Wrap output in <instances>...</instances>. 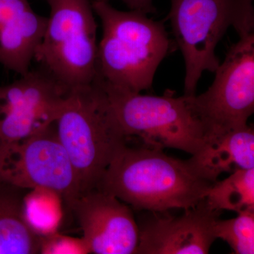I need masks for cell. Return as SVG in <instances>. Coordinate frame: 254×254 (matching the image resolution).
<instances>
[{
    "instance_id": "cell-1",
    "label": "cell",
    "mask_w": 254,
    "mask_h": 254,
    "mask_svg": "<svg viewBox=\"0 0 254 254\" xmlns=\"http://www.w3.org/2000/svg\"><path fill=\"white\" fill-rule=\"evenodd\" d=\"M127 141L117 150L97 189L132 209L155 213L186 210L204 199L213 186L190 159L173 158L143 145L129 146Z\"/></svg>"
},
{
    "instance_id": "cell-2",
    "label": "cell",
    "mask_w": 254,
    "mask_h": 254,
    "mask_svg": "<svg viewBox=\"0 0 254 254\" xmlns=\"http://www.w3.org/2000/svg\"><path fill=\"white\" fill-rule=\"evenodd\" d=\"M91 3L103 27L97 78L132 93L151 88L159 65L172 48L163 21L136 10L120 11L108 1Z\"/></svg>"
},
{
    "instance_id": "cell-3",
    "label": "cell",
    "mask_w": 254,
    "mask_h": 254,
    "mask_svg": "<svg viewBox=\"0 0 254 254\" xmlns=\"http://www.w3.org/2000/svg\"><path fill=\"white\" fill-rule=\"evenodd\" d=\"M55 127L77 175L81 193L98 188L117 150L128 140L98 78L70 91Z\"/></svg>"
},
{
    "instance_id": "cell-4",
    "label": "cell",
    "mask_w": 254,
    "mask_h": 254,
    "mask_svg": "<svg viewBox=\"0 0 254 254\" xmlns=\"http://www.w3.org/2000/svg\"><path fill=\"white\" fill-rule=\"evenodd\" d=\"M168 19L185 64V96L195 95L205 71L215 72L219 42L230 27L239 36L254 32V0H170Z\"/></svg>"
},
{
    "instance_id": "cell-5",
    "label": "cell",
    "mask_w": 254,
    "mask_h": 254,
    "mask_svg": "<svg viewBox=\"0 0 254 254\" xmlns=\"http://www.w3.org/2000/svg\"><path fill=\"white\" fill-rule=\"evenodd\" d=\"M98 81L127 138H138L148 148H175L191 156L203 149L204 126L185 95L175 97L170 90L162 96L141 95Z\"/></svg>"
},
{
    "instance_id": "cell-6",
    "label": "cell",
    "mask_w": 254,
    "mask_h": 254,
    "mask_svg": "<svg viewBox=\"0 0 254 254\" xmlns=\"http://www.w3.org/2000/svg\"><path fill=\"white\" fill-rule=\"evenodd\" d=\"M50 16L33 60L68 90L97 77V23L91 0H43Z\"/></svg>"
},
{
    "instance_id": "cell-7",
    "label": "cell",
    "mask_w": 254,
    "mask_h": 254,
    "mask_svg": "<svg viewBox=\"0 0 254 254\" xmlns=\"http://www.w3.org/2000/svg\"><path fill=\"white\" fill-rule=\"evenodd\" d=\"M208 90L187 96L204 126L207 142L248 126L254 112V32L240 37Z\"/></svg>"
},
{
    "instance_id": "cell-8",
    "label": "cell",
    "mask_w": 254,
    "mask_h": 254,
    "mask_svg": "<svg viewBox=\"0 0 254 254\" xmlns=\"http://www.w3.org/2000/svg\"><path fill=\"white\" fill-rule=\"evenodd\" d=\"M0 182L26 190H53L67 209L81 193L77 175L55 123L28 138L0 146Z\"/></svg>"
},
{
    "instance_id": "cell-9",
    "label": "cell",
    "mask_w": 254,
    "mask_h": 254,
    "mask_svg": "<svg viewBox=\"0 0 254 254\" xmlns=\"http://www.w3.org/2000/svg\"><path fill=\"white\" fill-rule=\"evenodd\" d=\"M70 91L40 66L0 86V146L53 125Z\"/></svg>"
},
{
    "instance_id": "cell-10",
    "label": "cell",
    "mask_w": 254,
    "mask_h": 254,
    "mask_svg": "<svg viewBox=\"0 0 254 254\" xmlns=\"http://www.w3.org/2000/svg\"><path fill=\"white\" fill-rule=\"evenodd\" d=\"M72 212L90 253L134 254L139 240L132 208L113 195L94 189L71 202Z\"/></svg>"
},
{
    "instance_id": "cell-11",
    "label": "cell",
    "mask_w": 254,
    "mask_h": 254,
    "mask_svg": "<svg viewBox=\"0 0 254 254\" xmlns=\"http://www.w3.org/2000/svg\"><path fill=\"white\" fill-rule=\"evenodd\" d=\"M178 216L148 212L137 222V254H208L217 240L215 224L221 212L210 208L205 198Z\"/></svg>"
},
{
    "instance_id": "cell-12",
    "label": "cell",
    "mask_w": 254,
    "mask_h": 254,
    "mask_svg": "<svg viewBox=\"0 0 254 254\" xmlns=\"http://www.w3.org/2000/svg\"><path fill=\"white\" fill-rule=\"evenodd\" d=\"M47 21L28 0H0V64L20 76L27 73Z\"/></svg>"
},
{
    "instance_id": "cell-13",
    "label": "cell",
    "mask_w": 254,
    "mask_h": 254,
    "mask_svg": "<svg viewBox=\"0 0 254 254\" xmlns=\"http://www.w3.org/2000/svg\"><path fill=\"white\" fill-rule=\"evenodd\" d=\"M190 160L201 176L214 183L222 173L254 168L253 127L248 125L210 140Z\"/></svg>"
},
{
    "instance_id": "cell-14",
    "label": "cell",
    "mask_w": 254,
    "mask_h": 254,
    "mask_svg": "<svg viewBox=\"0 0 254 254\" xmlns=\"http://www.w3.org/2000/svg\"><path fill=\"white\" fill-rule=\"evenodd\" d=\"M26 190L0 182V254L40 253L41 236L25 217Z\"/></svg>"
},
{
    "instance_id": "cell-15",
    "label": "cell",
    "mask_w": 254,
    "mask_h": 254,
    "mask_svg": "<svg viewBox=\"0 0 254 254\" xmlns=\"http://www.w3.org/2000/svg\"><path fill=\"white\" fill-rule=\"evenodd\" d=\"M205 200L210 208L241 213L254 211V168L237 170L209 189Z\"/></svg>"
},
{
    "instance_id": "cell-16",
    "label": "cell",
    "mask_w": 254,
    "mask_h": 254,
    "mask_svg": "<svg viewBox=\"0 0 254 254\" xmlns=\"http://www.w3.org/2000/svg\"><path fill=\"white\" fill-rule=\"evenodd\" d=\"M63 198L46 189L30 190L24 198V213L32 228L41 236L58 232L63 218Z\"/></svg>"
},
{
    "instance_id": "cell-17",
    "label": "cell",
    "mask_w": 254,
    "mask_h": 254,
    "mask_svg": "<svg viewBox=\"0 0 254 254\" xmlns=\"http://www.w3.org/2000/svg\"><path fill=\"white\" fill-rule=\"evenodd\" d=\"M216 239L225 241L237 254H254V211L238 213L230 220L218 219L215 224Z\"/></svg>"
},
{
    "instance_id": "cell-18",
    "label": "cell",
    "mask_w": 254,
    "mask_h": 254,
    "mask_svg": "<svg viewBox=\"0 0 254 254\" xmlns=\"http://www.w3.org/2000/svg\"><path fill=\"white\" fill-rule=\"evenodd\" d=\"M42 254H88L89 248L83 237L66 236L58 232L41 237L40 253Z\"/></svg>"
},
{
    "instance_id": "cell-19",
    "label": "cell",
    "mask_w": 254,
    "mask_h": 254,
    "mask_svg": "<svg viewBox=\"0 0 254 254\" xmlns=\"http://www.w3.org/2000/svg\"><path fill=\"white\" fill-rule=\"evenodd\" d=\"M95 1H108L110 0H91ZM129 8L130 10L142 11L145 14H155L156 9L153 5V0H120Z\"/></svg>"
}]
</instances>
